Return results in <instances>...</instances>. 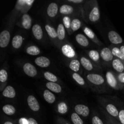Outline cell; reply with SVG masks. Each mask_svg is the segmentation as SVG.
Listing matches in <instances>:
<instances>
[{
	"label": "cell",
	"mask_w": 124,
	"mask_h": 124,
	"mask_svg": "<svg viewBox=\"0 0 124 124\" xmlns=\"http://www.w3.org/2000/svg\"><path fill=\"white\" fill-rule=\"evenodd\" d=\"M85 14L88 20L91 23H96L99 21L100 11L96 1H95L94 4H92V6H90L85 8Z\"/></svg>",
	"instance_id": "obj_1"
},
{
	"label": "cell",
	"mask_w": 124,
	"mask_h": 124,
	"mask_svg": "<svg viewBox=\"0 0 124 124\" xmlns=\"http://www.w3.org/2000/svg\"><path fill=\"white\" fill-rule=\"evenodd\" d=\"M105 78H106L107 82L108 84L112 88L115 90H119L121 88L120 84L119 83L118 80L116 78L113 72L108 71L105 74Z\"/></svg>",
	"instance_id": "obj_2"
},
{
	"label": "cell",
	"mask_w": 124,
	"mask_h": 124,
	"mask_svg": "<svg viewBox=\"0 0 124 124\" xmlns=\"http://www.w3.org/2000/svg\"><path fill=\"white\" fill-rule=\"evenodd\" d=\"M87 79L92 84L95 85H100L105 82L104 78L100 75L95 73L88 74L87 75Z\"/></svg>",
	"instance_id": "obj_3"
},
{
	"label": "cell",
	"mask_w": 124,
	"mask_h": 124,
	"mask_svg": "<svg viewBox=\"0 0 124 124\" xmlns=\"http://www.w3.org/2000/svg\"><path fill=\"white\" fill-rule=\"evenodd\" d=\"M23 71L26 75L31 78H34L37 75L38 71L36 67L29 62H27L23 65Z\"/></svg>",
	"instance_id": "obj_4"
},
{
	"label": "cell",
	"mask_w": 124,
	"mask_h": 124,
	"mask_svg": "<svg viewBox=\"0 0 124 124\" xmlns=\"http://www.w3.org/2000/svg\"><path fill=\"white\" fill-rule=\"evenodd\" d=\"M10 40V33L7 30H4L0 33V47L6 48L8 45Z\"/></svg>",
	"instance_id": "obj_5"
},
{
	"label": "cell",
	"mask_w": 124,
	"mask_h": 124,
	"mask_svg": "<svg viewBox=\"0 0 124 124\" xmlns=\"http://www.w3.org/2000/svg\"><path fill=\"white\" fill-rule=\"evenodd\" d=\"M108 38L110 42L115 45L121 44L123 42V39L122 37L119 35L118 33L114 30H111L108 33Z\"/></svg>",
	"instance_id": "obj_6"
},
{
	"label": "cell",
	"mask_w": 124,
	"mask_h": 124,
	"mask_svg": "<svg viewBox=\"0 0 124 124\" xmlns=\"http://www.w3.org/2000/svg\"><path fill=\"white\" fill-rule=\"evenodd\" d=\"M100 56L101 57L102 59L105 62H109L113 61V55L111 50L108 47H104L101 50L100 53Z\"/></svg>",
	"instance_id": "obj_7"
},
{
	"label": "cell",
	"mask_w": 124,
	"mask_h": 124,
	"mask_svg": "<svg viewBox=\"0 0 124 124\" xmlns=\"http://www.w3.org/2000/svg\"><path fill=\"white\" fill-rule=\"evenodd\" d=\"M75 111L78 115L87 117L90 114V109L88 106L84 104H78L75 107Z\"/></svg>",
	"instance_id": "obj_8"
},
{
	"label": "cell",
	"mask_w": 124,
	"mask_h": 124,
	"mask_svg": "<svg viewBox=\"0 0 124 124\" xmlns=\"http://www.w3.org/2000/svg\"><path fill=\"white\" fill-rule=\"evenodd\" d=\"M27 104L30 108L32 111L36 112V111H38L39 110V102L36 98L34 96L29 95L27 97Z\"/></svg>",
	"instance_id": "obj_9"
},
{
	"label": "cell",
	"mask_w": 124,
	"mask_h": 124,
	"mask_svg": "<svg viewBox=\"0 0 124 124\" xmlns=\"http://www.w3.org/2000/svg\"><path fill=\"white\" fill-rule=\"evenodd\" d=\"M61 50L63 54L67 58H72L76 55V53H75V51L74 50L73 48L69 44L64 45L62 47Z\"/></svg>",
	"instance_id": "obj_10"
},
{
	"label": "cell",
	"mask_w": 124,
	"mask_h": 124,
	"mask_svg": "<svg viewBox=\"0 0 124 124\" xmlns=\"http://www.w3.org/2000/svg\"><path fill=\"white\" fill-rule=\"evenodd\" d=\"M58 12V6L56 2H52L47 8V14L50 18H53L57 15Z\"/></svg>",
	"instance_id": "obj_11"
},
{
	"label": "cell",
	"mask_w": 124,
	"mask_h": 124,
	"mask_svg": "<svg viewBox=\"0 0 124 124\" xmlns=\"http://www.w3.org/2000/svg\"><path fill=\"white\" fill-rule=\"evenodd\" d=\"M35 62L41 68H47L50 65V61L46 56H39L35 59Z\"/></svg>",
	"instance_id": "obj_12"
},
{
	"label": "cell",
	"mask_w": 124,
	"mask_h": 124,
	"mask_svg": "<svg viewBox=\"0 0 124 124\" xmlns=\"http://www.w3.org/2000/svg\"><path fill=\"white\" fill-rule=\"evenodd\" d=\"M112 67L114 70L119 73L124 72V62L117 58H115L113 60Z\"/></svg>",
	"instance_id": "obj_13"
},
{
	"label": "cell",
	"mask_w": 124,
	"mask_h": 124,
	"mask_svg": "<svg viewBox=\"0 0 124 124\" xmlns=\"http://www.w3.org/2000/svg\"><path fill=\"white\" fill-rule=\"evenodd\" d=\"M105 109H106L107 113L110 116H113L115 118H117L119 117V111L115 105L112 104H108L105 106Z\"/></svg>",
	"instance_id": "obj_14"
},
{
	"label": "cell",
	"mask_w": 124,
	"mask_h": 124,
	"mask_svg": "<svg viewBox=\"0 0 124 124\" xmlns=\"http://www.w3.org/2000/svg\"><path fill=\"white\" fill-rule=\"evenodd\" d=\"M31 30H32L33 35V36H35L36 39H42V37H43V31H42V28L39 24H35L32 27Z\"/></svg>",
	"instance_id": "obj_15"
},
{
	"label": "cell",
	"mask_w": 124,
	"mask_h": 124,
	"mask_svg": "<svg viewBox=\"0 0 124 124\" xmlns=\"http://www.w3.org/2000/svg\"><path fill=\"white\" fill-rule=\"evenodd\" d=\"M76 41L80 45L84 47H87L89 46V41L88 38L84 35L81 33H79L76 35L75 37Z\"/></svg>",
	"instance_id": "obj_16"
},
{
	"label": "cell",
	"mask_w": 124,
	"mask_h": 124,
	"mask_svg": "<svg viewBox=\"0 0 124 124\" xmlns=\"http://www.w3.org/2000/svg\"><path fill=\"white\" fill-rule=\"evenodd\" d=\"M31 16L27 13H24L22 17V25L23 28L26 30H29L31 28Z\"/></svg>",
	"instance_id": "obj_17"
},
{
	"label": "cell",
	"mask_w": 124,
	"mask_h": 124,
	"mask_svg": "<svg viewBox=\"0 0 124 124\" xmlns=\"http://www.w3.org/2000/svg\"><path fill=\"white\" fill-rule=\"evenodd\" d=\"M2 95L7 98H14L16 96L15 90L12 86H7L2 92Z\"/></svg>",
	"instance_id": "obj_18"
},
{
	"label": "cell",
	"mask_w": 124,
	"mask_h": 124,
	"mask_svg": "<svg viewBox=\"0 0 124 124\" xmlns=\"http://www.w3.org/2000/svg\"><path fill=\"white\" fill-rule=\"evenodd\" d=\"M46 87L50 91L56 93H59L62 92V87H61L60 85L56 83V82H47Z\"/></svg>",
	"instance_id": "obj_19"
},
{
	"label": "cell",
	"mask_w": 124,
	"mask_h": 124,
	"mask_svg": "<svg viewBox=\"0 0 124 124\" xmlns=\"http://www.w3.org/2000/svg\"><path fill=\"white\" fill-rule=\"evenodd\" d=\"M23 41H24V38H23V37L21 35H15V36L13 38V39H12V46H13V48H16V49L19 48L21 47L22 44H23Z\"/></svg>",
	"instance_id": "obj_20"
},
{
	"label": "cell",
	"mask_w": 124,
	"mask_h": 124,
	"mask_svg": "<svg viewBox=\"0 0 124 124\" xmlns=\"http://www.w3.org/2000/svg\"><path fill=\"white\" fill-rule=\"evenodd\" d=\"M43 96L46 101L48 104H53L56 100L54 94L49 90H45L44 91Z\"/></svg>",
	"instance_id": "obj_21"
},
{
	"label": "cell",
	"mask_w": 124,
	"mask_h": 124,
	"mask_svg": "<svg viewBox=\"0 0 124 124\" xmlns=\"http://www.w3.org/2000/svg\"><path fill=\"white\" fill-rule=\"evenodd\" d=\"M80 62L82 66L87 71H92L93 69V66L92 63L87 58L84 56H82L80 59Z\"/></svg>",
	"instance_id": "obj_22"
},
{
	"label": "cell",
	"mask_w": 124,
	"mask_h": 124,
	"mask_svg": "<svg viewBox=\"0 0 124 124\" xmlns=\"http://www.w3.org/2000/svg\"><path fill=\"white\" fill-rule=\"evenodd\" d=\"M74 8L72 6L68 4H63L59 8V12L62 15H70L73 12Z\"/></svg>",
	"instance_id": "obj_23"
},
{
	"label": "cell",
	"mask_w": 124,
	"mask_h": 124,
	"mask_svg": "<svg viewBox=\"0 0 124 124\" xmlns=\"http://www.w3.org/2000/svg\"><path fill=\"white\" fill-rule=\"evenodd\" d=\"M2 111L6 115L12 116L16 112V108L14 106L10 104H7L2 107Z\"/></svg>",
	"instance_id": "obj_24"
},
{
	"label": "cell",
	"mask_w": 124,
	"mask_h": 124,
	"mask_svg": "<svg viewBox=\"0 0 124 124\" xmlns=\"http://www.w3.org/2000/svg\"><path fill=\"white\" fill-rule=\"evenodd\" d=\"M58 38L59 40L62 41L65 38V28L64 24H59L57 28Z\"/></svg>",
	"instance_id": "obj_25"
},
{
	"label": "cell",
	"mask_w": 124,
	"mask_h": 124,
	"mask_svg": "<svg viewBox=\"0 0 124 124\" xmlns=\"http://www.w3.org/2000/svg\"><path fill=\"white\" fill-rule=\"evenodd\" d=\"M45 29H46L48 35L51 38L55 39L58 37L57 31L54 29V28L52 27L51 25H48V24H46V25H45Z\"/></svg>",
	"instance_id": "obj_26"
},
{
	"label": "cell",
	"mask_w": 124,
	"mask_h": 124,
	"mask_svg": "<svg viewBox=\"0 0 124 124\" xmlns=\"http://www.w3.org/2000/svg\"><path fill=\"white\" fill-rule=\"evenodd\" d=\"M26 52L28 54L32 56L38 55L41 53L39 48L36 46H30L28 47L26 49Z\"/></svg>",
	"instance_id": "obj_27"
},
{
	"label": "cell",
	"mask_w": 124,
	"mask_h": 124,
	"mask_svg": "<svg viewBox=\"0 0 124 124\" xmlns=\"http://www.w3.org/2000/svg\"><path fill=\"white\" fill-rule=\"evenodd\" d=\"M111 52H112L113 55L114 57L120 59V60H121L122 62H124V56L123 54L122 53V52H121L119 47H112Z\"/></svg>",
	"instance_id": "obj_28"
},
{
	"label": "cell",
	"mask_w": 124,
	"mask_h": 124,
	"mask_svg": "<svg viewBox=\"0 0 124 124\" xmlns=\"http://www.w3.org/2000/svg\"><path fill=\"white\" fill-rule=\"evenodd\" d=\"M81 62L78 59H72L69 64V67L72 71L76 73L79 70Z\"/></svg>",
	"instance_id": "obj_29"
},
{
	"label": "cell",
	"mask_w": 124,
	"mask_h": 124,
	"mask_svg": "<svg viewBox=\"0 0 124 124\" xmlns=\"http://www.w3.org/2000/svg\"><path fill=\"white\" fill-rule=\"evenodd\" d=\"M88 56H89L90 58L95 62H99V59H100V53L98 51L94 50H90L88 52Z\"/></svg>",
	"instance_id": "obj_30"
},
{
	"label": "cell",
	"mask_w": 124,
	"mask_h": 124,
	"mask_svg": "<svg viewBox=\"0 0 124 124\" xmlns=\"http://www.w3.org/2000/svg\"><path fill=\"white\" fill-rule=\"evenodd\" d=\"M81 27V21L78 18H75L71 21V30L73 31H76L78 30Z\"/></svg>",
	"instance_id": "obj_31"
},
{
	"label": "cell",
	"mask_w": 124,
	"mask_h": 124,
	"mask_svg": "<svg viewBox=\"0 0 124 124\" xmlns=\"http://www.w3.org/2000/svg\"><path fill=\"white\" fill-rule=\"evenodd\" d=\"M44 77L48 81V82H56L58 81V78L56 75L52 73L49 72V71H46L44 73Z\"/></svg>",
	"instance_id": "obj_32"
},
{
	"label": "cell",
	"mask_w": 124,
	"mask_h": 124,
	"mask_svg": "<svg viewBox=\"0 0 124 124\" xmlns=\"http://www.w3.org/2000/svg\"><path fill=\"white\" fill-rule=\"evenodd\" d=\"M84 32L90 39L93 40L94 42H97L98 39H97V38L96 37L95 34L94 33V32L90 29H89L87 27H84Z\"/></svg>",
	"instance_id": "obj_33"
},
{
	"label": "cell",
	"mask_w": 124,
	"mask_h": 124,
	"mask_svg": "<svg viewBox=\"0 0 124 124\" xmlns=\"http://www.w3.org/2000/svg\"><path fill=\"white\" fill-rule=\"evenodd\" d=\"M58 111L61 115H64L68 111V106L64 102H61L58 105Z\"/></svg>",
	"instance_id": "obj_34"
},
{
	"label": "cell",
	"mask_w": 124,
	"mask_h": 124,
	"mask_svg": "<svg viewBox=\"0 0 124 124\" xmlns=\"http://www.w3.org/2000/svg\"><path fill=\"white\" fill-rule=\"evenodd\" d=\"M72 78L79 85H80L83 86L85 84V82L83 78H82L81 75H79L78 73H73L72 75Z\"/></svg>",
	"instance_id": "obj_35"
},
{
	"label": "cell",
	"mask_w": 124,
	"mask_h": 124,
	"mask_svg": "<svg viewBox=\"0 0 124 124\" xmlns=\"http://www.w3.org/2000/svg\"><path fill=\"white\" fill-rule=\"evenodd\" d=\"M71 120L73 124H84L82 119L76 113H73L71 114Z\"/></svg>",
	"instance_id": "obj_36"
},
{
	"label": "cell",
	"mask_w": 124,
	"mask_h": 124,
	"mask_svg": "<svg viewBox=\"0 0 124 124\" xmlns=\"http://www.w3.org/2000/svg\"><path fill=\"white\" fill-rule=\"evenodd\" d=\"M71 19H70V17H69L68 16H65L63 18V23H64V27H65V29H67V30H69L70 29H71Z\"/></svg>",
	"instance_id": "obj_37"
},
{
	"label": "cell",
	"mask_w": 124,
	"mask_h": 124,
	"mask_svg": "<svg viewBox=\"0 0 124 124\" xmlns=\"http://www.w3.org/2000/svg\"><path fill=\"white\" fill-rule=\"evenodd\" d=\"M8 79V73L5 69H1L0 71V81L1 82H6Z\"/></svg>",
	"instance_id": "obj_38"
},
{
	"label": "cell",
	"mask_w": 124,
	"mask_h": 124,
	"mask_svg": "<svg viewBox=\"0 0 124 124\" xmlns=\"http://www.w3.org/2000/svg\"><path fill=\"white\" fill-rule=\"evenodd\" d=\"M25 6H27L26 0H18L16 2V8L17 9H18L20 10L23 9V8Z\"/></svg>",
	"instance_id": "obj_39"
},
{
	"label": "cell",
	"mask_w": 124,
	"mask_h": 124,
	"mask_svg": "<svg viewBox=\"0 0 124 124\" xmlns=\"http://www.w3.org/2000/svg\"><path fill=\"white\" fill-rule=\"evenodd\" d=\"M92 124H104V122L101 119L99 118L98 116H93L92 118Z\"/></svg>",
	"instance_id": "obj_40"
},
{
	"label": "cell",
	"mask_w": 124,
	"mask_h": 124,
	"mask_svg": "<svg viewBox=\"0 0 124 124\" xmlns=\"http://www.w3.org/2000/svg\"><path fill=\"white\" fill-rule=\"evenodd\" d=\"M117 79V80H118L119 83L121 85L123 86L124 85V72L121 73H119Z\"/></svg>",
	"instance_id": "obj_41"
},
{
	"label": "cell",
	"mask_w": 124,
	"mask_h": 124,
	"mask_svg": "<svg viewBox=\"0 0 124 124\" xmlns=\"http://www.w3.org/2000/svg\"><path fill=\"white\" fill-rule=\"evenodd\" d=\"M119 120L121 124H124V109H121L119 113Z\"/></svg>",
	"instance_id": "obj_42"
},
{
	"label": "cell",
	"mask_w": 124,
	"mask_h": 124,
	"mask_svg": "<svg viewBox=\"0 0 124 124\" xmlns=\"http://www.w3.org/2000/svg\"><path fill=\"white\" fill-rule=\"evenodd\" d=\"M19 124H29V120L28 119L22 117V118L19 119Z\"/></svg>",
	"instance_id": "obj_43"
},
{
	"label": "cell",
	"mask_w": 124,
	"mask_h": 124,
	"mask_svg": "<svg viewBox=\"0 0 124 124\" xmlns=\"http://www.w3.org/2000/svg\"><path fill=\"white\" fill-rule=\"evenodd\" d=\"M28 120H29V124H38L37 121L32 117H30L28 119Z\"/></svg>",
	"instance_id": "obj_44"
},
{
	"label": "cell",
	"mask_w": 124,
	"mask_h": 124,
	"mask_svg": "<svg viewBox=\"0 0 124 124\" xmlns=\"http://www.w3.org/2000/svg\"><path fill=\"white\" fill-rule=\"evenodd\" d=\"M68 1L69 2H71V3L74 4H79L84 2L83 0H68Z\"/></svg>",
	"instance_id": "obj_45"
},
{
	"label": "cell",
	"mask_w": 124,
	"mask_h": 124,
	"mask_svg": "<svg viewBox=\"0 0 124 124\" xmlns=\"http://www.w3.org/2000/svg\"><path fill=\"white\" fill-rule=\"evenodd\" d=\"M120 50H121V52H122V53L123 54L124 56V45H122V46H120Z\"/></svg>",
	"instance_id": "obj_46"
},
{
	"label": "cell",
	"mask_w": 124,
	"mask_h": 124,
	"mask_svg": "<svg viewBox=\"0 0 124 124\" xmlns=\"http://www.w3.org/2000/svg\"><path fill=\"white\" fill-rule=\"evenodd\" d=\"M4 124H13L12 123V122H10V121H6V122H5Z\"/></svg>",
	"instance_id": "obj_47"
},
{
	"label": "cell",
	"mask_w": 124,
	"mask_h": 124,
	"mask_svg": "<svg viewBox=\"0 0 124 124\" xmlns=\"http://www.w3.org/2000/svg\"><path fill=\"white\" fill-rule=\"evenodd\" d=\"M69 124V123H65V124Z\"/></svg>",
	"instance_id": "obj_48"
}]
</instances>
